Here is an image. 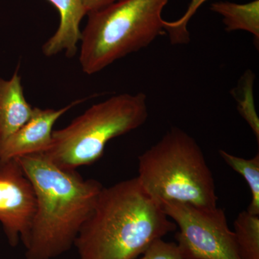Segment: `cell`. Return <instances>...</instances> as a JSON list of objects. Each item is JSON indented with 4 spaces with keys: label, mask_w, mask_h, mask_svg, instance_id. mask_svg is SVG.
Returning <instances> with one entry per match:
<instances>
[{
    "label": "cell",
    "mask_w": 259,
    "mask_h": 259,
    "mask_svg": "<svg viewBox=\"0 0 259 259\" xmlns=\"http://www.w3.org/2000/svg\"><path fill=\"white\" fill-rule=\"evenodd\" d=\"M36 197L26 259H54L74 246L81 227L95 208L103 185L76 170L56 166L44 154L18 158Z\"/></svg>",
    "instance_id": "6da1fadb"
},
{
    "label": "cell",
    "mask_w": 259,
    "mask_h": 259,
    "mask_svg": "<svg viewBox=\"0 0 259 259\" xmlns=\"http://www.w3.org/2000/svg\"><path fill=\"white\" fill-rule=\"evenodd\" d=\"M177 228L136 177L102 189L74 246L79 259H136Z\"/></svg>",
    "instance_id": "7a4b0ae2"
},
{
    "label": "cell",
    "mask_w": 259,
    "mask_h": 259,
    "mask_svg": "<svg viewBox=\"0 0 259 259\" xmlns=\"http://www.w3.org/2000/svg\"><path fill=\"white\" fill-rule=\"evenodd\" d=\"M137 178L145 192L161 205L179 202L218 207L215 184L202 148L180 127H172L140 155Z\"/></svg>",
    "instance_id": "3957f363"
},
{
    "label": "cell",
    "mask_w": 259,
    "mask_h": 259,
    "mask_svg": "<svg viewBox=\"0 0 259 259\" xmlns=\"http://www.w3.org/2000/svg\"><path fill=\"white\" fill-rule=\"evenodd\" d=\"M168 1L121 0L89 13L80 40L83 72H100L166 34L161 15Z\"/></svg>",
    "instance_id": "277c9868"
},
{
    "label": "cell",
    "mask_w": 259,
    "mask_h": 259,
    "mask_svg": "<svg viewBox=\"0 0 259 259\" xmlns=\"http://www.w3.org/2000/svg\"><path fill=\"white\" fill-rule=\"evenodd\" d=\"M147 96L123 93L95 104L72 122L54 131L44 154L56 166L76 170L98 161L109 141L128 134L148 120Z\"/></svg>",
    "instance_id": "5b68a950"
},
{
    "label": "cell",
    "mask_w": 259,
    "mask_h": 259,
    "mask_svg": "<svg viewBox=\"0 0 259 259\" xmlns=\"http://www.w3.org/2000/svg\"><path fill=\"white\" fill-rule=\"evenodd\" d=\"M161 206L179 227L176 243L184 259H242L223 209L179 202Z\"/></svg>",
    "instance_id": "8992f818"
},
{
    "label": "cell",
    "mask_w": 259,
    "mask_h": 259,
    "mask_svg": "<svg viewBox=\"0 0 259 259\" xmlns=\"http://www.w3.org/2000/svg\"><path fill=\"white\" fill-rule=\"evenodd\" d=\"M35 209L33 186L18 158L0 160V223L12 247L26 243Z\"/></svg>",
    "instance_id": "52a82bcc"
},
{
    "label": "cell",
    "mask_w": 259,
    "mask_h": 259,
    "mask_svg": "<svg viewBox=\"0 0 259 259\" xmlns=\"http://www.w3.org/2000/svg\"><path fill=\"white\" fill-rule=\"evenodd\" d=\"M86 100H75L59 110L34 107L28 122L0 145V160L47 152L52 143L56 122L66 112Z\"/></svg>",
    "instance_id": "ba28073f"
},
{
    "label": "cell",
    "mask_w": 259,
    "mask_h": 259,
    "mask_svg": "<svg viewBox=\"0 0 259 259\" xmlns=\"http://www.w3.org/2000/svg\"><path fill=\"white\" fill-rule=\"evenodd\" d=\"M54 5L60 15V23L54 35L42 47L47 57L65 53L73 58L78 51L81 40L80 23L87 15L81 0H48Z\"/></svg>",
    "instance_id": "9c48e42d"
},
{
    "label": "cell",
    "mask_w": 259,
    "mask_h": 259,
    "mask_svg": "<svg viewBox=\"0 0 259 259\" xmlns=\"http://www.w3.org/2000/svg\"><path fill=\"white\" fill-rule=\"evenodd\" d=\"M33 109L24 95L18 69L10 79L0 78V145L28 122Z\"/></svg>",
    "instance_id": "30bf717a"
},
{
    "label": "cell",
    "mask_w": 259,
    "mask_h": 259,
    "mask_svg": "<svg viewBox=\"0 0 259 259\" xmlns=\"http://www.w3.org/2000/svg\"><path fill=\"white\" fill-rule=\"evenodd\" d=\"M210 10L223 17L227 32L242 30L249 32L253 35L255 44L258 47L259 0H253L245 4L216 2L211 5Z\"/></svg>",
    "instance_id": "8fae6325"
},
{
    "label": "cell",
    "mask_w": 259,
    "mask_h": 259,
    "mask_svg": "<svg viewBox=\"0 0 259 259\" xmlns=\"http://www.w3.org/2000/svg\"><path fill=\"white\" fill-rule=\"evenodd\" d=\"M235 240L242 259H259V215L248 211L238 214L234 222Z\"/></svg>",
    "instance_id": "7c38bea8"
},
{
    "label": "cell",
    "mask_w": 259,
    "mask_h": 259,
    "mask_svg": "<svg viewBox=\"0 0 259 259\" xmlns=\"http://www.w3.org/2000/svg\"><path fill=\"white\" fill-rule=\"evenodd\" d=\"M219 154L232 169L244 178L251 192V200L248 212L259 215V154L247 159L232 155L224 150H220Z\"/></svg>",
    "instance_id": "4fadbf2b"
},
{
    "label": "cell",
    "mask_w": 259,
    "mask_h": 259,
    "mask_svg": "<svg viewBox=\"0 0 259 259\" xmlns=\"http://www.w3.org/2000/svg\"><path fill=\"white\" fill-rule=\"evenodd\" d=\"M207 0H191L185 14L175 21L164 20L165 33L168 35L171 45H186L190 41L188 24L199 8Z\"/></svg>",
    "instance_id": "5bb4252c"
},
{
    "label": "cell",
    "mask_w": 259,
    "mask_h": 259,
    "mask_svg": "<svg viewBox=\"0 0 259 259\" xmlns=\"http://www.w3.org/2000/svg\"><path fill=\"white\" fill-rule=\"evenodd\" d=\"M254 77V74L250 70H248L243 75L240 81V83L243 87L242 89L238 87V88L243 92L241 97L243 99V100H238L237 101L238 102V111L251 127L258 143L259 120L255 112L253 98V83Z\"/></svg>",
    "instance_id": "9a60e30c"
},
{
    "label": "cell",
    "mask_w": 259,
    "mask_h": 259,
    "mask_svg": "<svg viewBox=\"0 0 259 259\" xmlns=\"http://www.w3.org/2000/svg\"><path fill=\"white\" fill-rule=\"evenodd\" d=\"M141 255L139 259H184L176 243L162 238L151 243Z\"/></svg>",
    "instance_id": "2e32d148"
},
{
    "label": "cell",
    "mask_w": 259,
    "mask_h": 259,
    "mask_svg": "<svg viewBox=\"0 0 259 259\" xmlns=\"http://www.w3.org/2000/svg\"><path fill=\"white\" fill-rule=\"evenodd\" d=\"M119 1L121 0H81L87 15Z\"/></svg>",
    "instance_id": "e0dca14e"
}]
</instances>
